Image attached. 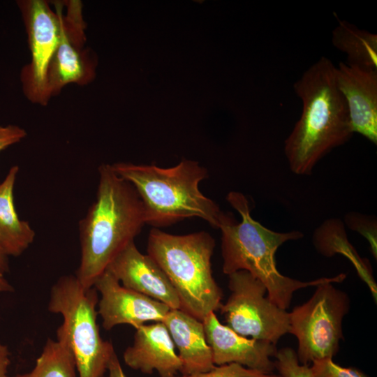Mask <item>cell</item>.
<instances>
[{
	"label": "cell",
	"instance_id": "obj_1",
	"mask_svg": "<svg viewBox=\"0 0 377 377\" xmlns=\"http://www.w3.org/2000/svg\"><path fill=\"white\" fill-rule=\"evenodd\" d=\"M98 176L95 200L79 222L81 254L75 276L84 288L94 287L146 224L142 201L133 185L110 164L98 167Z\"/></svg>",
	"mask_w": 377,
	"mask_h": 377
},
{
	"label": "cell",
	"instance_id": "obj_2",
	"mask_svg": "<svg viewBox=\"0 0 377 377\" xmlns=\"http://www.w3.org/2000/svg\"><path fill=\"white\" fill-rule=\"evenodd\" d=\"M335 68L329 59L321 57L294 84L302 112L285 141L284 151L295 174H311L323 157L354 133Z\"/></svg>",
	"mask_w": 377,
	"mask_h": 377
},
{
	"label": "cell",
	"instance_id": "obj_3",
	"mask_svg": "<svg viewBox=\"0 0 377 377\" xmlns=\"http://www.w3.org/2000/svg\"><path fill=\"white\" fill-rule=\"evenodd\" d=\"M226 200L238 212L241 221L231 212H222L220 217L218 229L221 232L222 269L225 274L240 270L248 272L265 286L267 297L285 310L289 307L295 291L324 283H339L346 279L345 274H340L302 281L283 275L276 268L275 253L285 242L302 238V232H278L265 228L252 218L249 202L242 193L231 191Z\"/></svg>",
	"mask_w": 377,
	"mask_h": 377
},
{
	"label": "cell",
	"instance_id": "obj_4",
	"mask_svg": "<svg viewBox=\"0 0 377 377\" xmlns=\"http://www.w3.org/2000/svg\"><path fill=\"white\" fill-rule=\"evenodd\" d=\"M112 167L137 191L146 224L160 228L197 217L219 228L223 211L200 191V183L208 172L198 161L184 158L167 168L121 162Z\"/></svg>",
	"mask_w": 377,
	"mask_h": 377
},
{
	"label": "cell",
	"instance_id": "obj_5",
	"mask_svg": "<svg viewBox=\"0 0 377 377\" xmlns=\"http://www.w3.org/2000/svg\"><path fill=\"white\" fill-rule=\"evenodd\" d=\"M214 247V239L205 231L177 235L153 228L148 236L147 255L168 276L180 309L200 321L222 304L223 290L212 269Z\"/></svg>",
	"mask_w": 377,
	"mask_h": 377
},
{
	"label": "cell",
	"instance_id": "obj_6",
	"mask_svg": "<svg viewBox=\"0 0 377 377\" xmlns=\"http://www.w3.org/2000/svg\"><path fill=\"white\" fill-rule=\"evenodd\" d=\"M98 300L96 289L83 287L75 275L60 277L51 288L47 309L63 318L57 339L71 349L79 377H104L115 353L112 343L100 334Z\"/></svg>",
	"mask_w": 377,
	"mask_h": 377
},
{
	"label": "cell",
	"instance_id": "obj_7",
	"mask_svg": "<svg viewBox=\"0 0 377 377\" xmlns=\"http://www.w3.org/2000/svg\"><path fill=\"white\" fill-rule=\"evenodd\" d=\"M333 283L318 285L311 298L289 313V330L297 339L300 364L332 358L343 339L342 322L350 301Z\"/></svg>",
	"mask_w": 377,
	"mask_h": 377
},
{
	"label": "cell",
	"instance_id": "obj_8",
	"mask_svg": "<svg viewBox=\"0 0 377 377\" xmlns=\"http://www.w3.org/2000/svg\"><path fill=\"white\" fill-rule=\"evenodd\" d=\"M230 295L219 309L226 325L238 334L274 345L288 333L289 313L265 296L267 289L246 271L228 275Z\"/></svg>",
	"mask_w": 377,
	"mask_h": 377
},
{
	"label": "cell",
	"instance_id": "obj_9",
	"mask_svg": "<svg viewBox=\"0 0 377 377\" xmlns=\"http://www.w3.org/2000/svg\"><path fill=\"white\" fill-rule=\"evenodd\" d=\"M17 4L31 53V61L20 73L23 91L32 103L45 105L51 98L48 73L60 38L59 15L44 0H20Z\"/></svg>",
	"mask_w": 377,
	"mask_h": 377
},
{
	"label": "cell",
	"instance_id": "obj_10",
	"mask_svg": "<svg viewBox=\"0 0 377 377\" xmlns=\"http://www.w3.org/2000/svg\"><path fill=\"white\" fill-rule=\"evenodd\" d=\"M60 18V38L48 73L51 97L68 84L85 85L96 75L97 59L85 47L86 23L80 1H54Z\"/></svg>",
	"mask_w": 377,
	"mask_h": 377
},
{
	"label": "cell",
	"instance_id": "obj_11",
	"mask_svg": "<svg viewBox=\"0 0 377 377\" xmlns=\"http://www.w3.org/2000/svg\"><path fill=\"white\" fill-rule=\"evenodd\" d=\"M94 287L100 293L97 310L105 330L119 325L135 329L146 322H163L170 309L164 303L124 287L106 269Z\"/></svg>",
	"mask_w": 377,
	"mask_h": 377
},
{
	"label": "cell",
	"instance_id": "obj_12",
	"mask_svg": "<svg viewBox=\"0 0 377 377\" xmlns=\"http://www.w3.org/2000/svg\"><path fill=\"white\" fill-rule=\"evenodd\" d=\"M202 322L215 365L236 363L267 374L275 369L271 357L276 354V345L238 334L221 324L214 312Z\"/></svg>",
	"mask_w": 377,
	"mask_h": 377
},
{
	"label": "cell",
	"instance_id": "obj_13",
	"mask_svg": "<svg viewBox=\"0 0 377 377\" xmlns=\"http://www.w3.org/2000/svg\"><path fill=\"white\" fill-rule=\"evenodd\" d=\"M125 288L180 309L179 297L166 274L147 254L142 253L134 242L127 245L108 267Z\"/></svg>",
	"mask_w": 377,
	"mask_h": 377
},
{
	"label": "cell",
	"instance_id": "obj_14",
	"mask_svg": "<svg viewBox=\"0 0 377 377\" xmlns=\"http://www.w3.org/2000/svg\"><path fill=\"white\" fill-rule=\"evenodd\" d=\"M337 86L348 110L353 133L377 143V70L341 62L335 68Z\"/></svg>",
	"mask_w": 377,
	"mask_h": 377
},
{
	"label": "cell",
	"instance_id": "obj_15",
	"mask_svg": "<svg viewBox=\"0 0 377 377\" xmlns=\"http://www.w3.org/2000/svg\"><path fill=\"white\" fill-rule=\"evenodd\" d=\"M135 330L133 344L124 352L125 364L143 374L156 371L159 377H176L182 362L164 323L155 322Z\"/></svg>",
	"mask_w": 377,
	"mask_h": 377
},
{
	"label": "cell",
	"instance_id": "obj_16",
	"mask_svg": "<svg viewBox=\"0 0 377 377\" xmlns=\"http://www.w3.org/2000/svg\"><path fill=\"white\" fill-rule=\"evenodd\" d=\"M162 323L178 350L182 376L206 372L215 367L202 321L182 309H170Z\"/></svg>",
	"mask_w": 377,
	"mask_h": 377
},
{
	"label": "cell",
	"instance_id": "obj_17",
	"mask_svg": "<svg viewBox=\"0 0 377 377\" xmlns=\"http://www.w3.org/2000/svg\"><path fill=\"white\" fill-rule=\"evenodd\" d=\"M19 171L12 166L0 183V249L8 257H17L33 243L35 231L29 222L21 220L14 203V185Z\"/></svg>",
	"mask_w": 377,
	"mask_h": 377
},
{
	"label": "cell",
	"instance_id": "obj_18",
	"mask_svg": "<svg viewBox=\"0 0 377 377\" xmlns=\"http://www.w3.org/2000/svg\"><path fill=\"white\" fill-rule=\"evenodd\" d=\"M334 46L347 54V64L377 70V35L339 20L332 31Z\"/></svg>",
	"mask_w": 377,
	"mask_h": 377
},
{
	"label": "cell",
	"instance_id": "obj_19",
	"mask_svg": "<svg viewBox=\"0 0 377 377\" xmlns=\"http://www.w3.org/2000/svg\"><path fill=\"white\" fill-rule=\"evenodd\" d=\"M76 363L68 345L48 339L31 371L14 377H77Z\"/></svg>",
	"mask_w": 377,
	"mask_h": 377
},
{
	"label": "cell",
	"instance_id": "obj_20",
	"mask_svg": "<svg viewBox=\"0 0 377 377\" xmlns=\"http://www.w3.org/2000/svg\"><path fill=\"white\" fill-rule=\"evenodd\" d=\"M274 357L275 369L281 377H313L309 365L300 364L293 348L277 350Z\"/></svg>",
	"mask_w": 377,
	"mask_h": 377
},
{
	"label": "cell",
	"instance_id": "obj_21",
	"mask_svg": "<svg viewBox=\"0 0 377 377\" xmlns=\"http://www.w3.org/2000/svg\"><path fill=\"white\" fill-rule=\"evenodd\" d=\"M182 377H281L279 374L264 373L236 363L216 365L212 369Z\"/></svg>",
	"mask_w": 377,
	"mask_h": 377
},
{
	"label": "cell",
	"instance_id": "obj_22",
	"mask_svg": "<svg viewBox=\"0 0 377 377\" xmlns=\"http://www.w3.org/2000/svg\"><path fill=\"white\" fill-rule=\"evenodd\" d=\"M310 367L313 377H369L355 368L341 367L327 357L315 360Z\"/></svg>",
	"mask_w": 377,
	"mask_h": 377
},
{
	"label": "cell",
	"instance_id": "obj_23",
	"mask_svg": "<svg viewBox=\"0 0 377 377\" xmlns=\"http://www.w3.org/2000/svg\"><path fill=\"white\" fill-rule=\"evenodd\" d=\"M27 136L26 131L16 125H0V152L20 142Z\"/></svg>",
	"mask_w": 377,
	"mask_h": 377
},
{
	"label": "cell",
	"instance_id": "obj_24",
	"mask_svg": "<svg viewBox=\"0 0 377 377\" xmlns=\"http://www.w3.org/2000/svg\"><path fill=\"white\" fill-rule=\"evenodd\" d=\"M10 364V359L8 348L0 341V377H9L8 370Z\"/></svg>",
	"mask_w": 377,
	"mask_h": 377
},
{
	"label": "cell",
	"instance_id": "obj_25",
	"mask_svg": "<svg viewBox=\"0 0 377 377\" xmlns=\"http://www.w3.org/2000/svg\"><path fill=\"white\" fill-rule=\"evenodd\" d=\"M107 373L108 375L104 377H127L124 372L116 353L112 357Z\"/></svg>",
	"mask_w": 377,
	"mask_h": 377
},
{
	"label": "cell",
	"instance_id": "obj_26",
	"mask_svg": "<svg viewBox=\"0 0 377 377\" xmlns=\"http://www.w3.org/2000/svg\"><path fill=\"white\" fill-rule=\"evenodd\" d=\"M13 290V286L4 276V272L0 269V292L9 293Z\"/></svg>",
	"mask_w": 377,
	"mask_h": 377
},
{
	"label": "cell",
	"instance_id": "obj_27",
	"mask_svg": "<svg viewBox=\"0 0 377 377\" xmlns=\"http://www.w3.org/2000/svg\"><path fill=\"white\" fill-rule=\"evenodd\" d=\"M0 269L4 272L9 271L8 257L0 249Z\"/></svg>",
	"mask_w": 377,
	"mask_h": 377
}]
</instances>
